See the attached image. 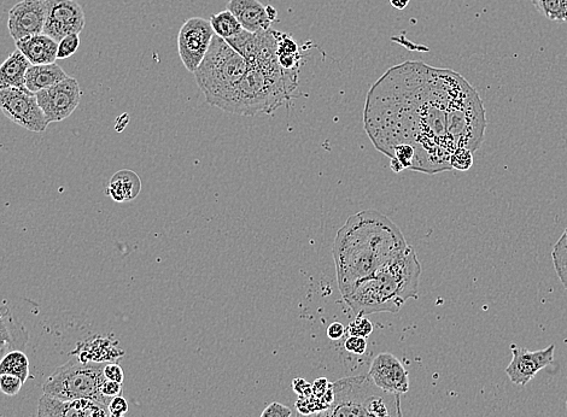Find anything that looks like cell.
<instances>
[{
	"mask_svg": "<svg viewBox=\"0 0 567 417\" xmlns=\"http://www.w3.org/2000/svg\"><path fill=\"white\" fill-rule=\"evenodd\" d=\"M16 48L32 66L52 64L57 60L58 43L45 34L32 35L16 41Z\"/></svg>",
	"mask_w": 567,
	"mask_h": 417,
	"instance_id": "ac0fdd59",
	"label": "cell"
},
{
	"mask_svg": "<svg viewBox=\"0 0 567 417\" xmlns=\"http://www.w3.org/2000/svg\"><path fill=\"white\" fill-rule=\"evenodd\" d=\"M555 272L567 290V256H552Z\"/></svg>",
	"mask_w": 567,
	"mask_h": 417,
	"instance_id": "e575fe53",
	"label": "cell"
},
{
	"mask_svg": "<svg viewBox=\"0 0 567 417\" xmlns=\"http://www.w3.org/2000/svg\"><path fill=\"white\" fill-rule=\"evenodd\" d=\"M332 387L329 408L297 417H402L400 395L379 389L368 374L338 380Z\"/></svg>",
	"mask_w": 567,
	"mask_h": 417,
	"instance_id": "5b68a950",
	"label": "cell"
},
{
	"mask_svg": "<svg viewBox=\"0 0 567 417\" xmlns=\"http://www.w3.org/2000/svg\"><path fill=\"white\" fill-rule=\"evenodd\" d=\"M215 33L212 25L202 17H192L180 28L178 51L181 62L191 73L201 66Z\"/></svg>",
	"mask_w": 567,
	"mask_h": 417,
	"instance_id": "9c48e42d",
	"label": "cell"
},
{
	"mask_svg": "<svg viewBox=\"0 0 567 417\" xmlns=\"http://www.w3.org/2000/svg\"><path fill=\"white\" fill-rule=\"evenodd\" d=\"M344 334H346V328H344L342 323L333 322L331 323L329 328H327V337L332 340L342 339L344 337Z\"/></svg>",
	"mask_w": 567,
	"mask_h": 417,
	"instance_id": "74e56055",
	"label": "cell"
},
{
	"mask_svg": "<svg viewBox=\"0 0 567 417\" xmlns=\"http://www.w3.org/2000/svg\"><path fill=\"white\" fill-rule=\"evenodd\" d=\"M142 191V181L130 169H122L110 179L107 195L118 203L131 202Z\"/></svg>",
	"mask_w": 567,
	"mask_h": 417,
	"instance_id": "44dd1931",
	"label": "cell"
},
{
	"mask_svg": "<svg viewBox=\"0 0 567 417\" xmlns=\"http://www.w3.org/2000/svg\"><path fill=\"white\" fill-rule=\"evenodd\" d=\"M450 168L467 172L473 166V152L467 149H458L450 156Z\"/></svg>",
	"mask_w": 567,
	"mask_h": 417,
	"instance_id": "83f0119b",
	"label": "cell"
},
{
	"mask_svg": "<svg viewBox=\"0 0 567 417\" xmlns=\"http://www.w3.org/2000/svg\"><path fill=\"white\" fill-rule=\"evenodd\" d=\"M348 334L353 337L368 338L373 332V325L366 316H356L347 328Z\"/></svg>",
	"mask_w": 567,
	"mask_h": 417,
	"instance_id": "f1b7e54d",
	"label": "cell"
},
{
	"mask_svg": "<svg viewBox=\"0 0 567 417\" xmlns=\"http://www.w3.org/2000/svg\"><path fill=\"white\" fill-rule=\"evenodd\" d=\"M531 2L547 20L567 23V0H531Z\"/></svg>",
	"mask_w": 567,
	"mask_h": 417,
	"instance_id": "484cf974",
	"label": "cell"
},
{
	"mask_svg": "<svg viewBox=\"0 0 567 417\" xmlns=\"http://www.w3.org/2000/svg\"><path fill=\"white\" fill-rule=\"evenodd\" d=\"M67 78V73L56 63L31 66L26 74V88L29 92L38 93Z\"/></svg>",
	"mask_w": 567,
	"mask_h": 417,
	"instance_id": "7402d4cb",
	"label": "cell"
},
{
	"mask_svg": "<svg viewBox=\"0 0 567 417\" xmlns=\"http://www.w3.org/2000/svg\"><path fill=\"white\" fill-rule=\"evenodd\" d=\"M292 387L300 397H308L312 393V385L303 379H296L292 383Z\"/></svg>",
	"mask_w": 567,
	"mask_h": 417,
	"instance_id": "8d00e7d4",
	"label": "cell"
},
{
	"mask_svg": "<svg viewBox=\"0 0 567 417\" xmlns=\"http://www.w3.org/2000/svg\"><path fill=\"white\" fill-rule=\"evenodd\" d=\"M511 350L513 357L510 366L506 368L507 377L514 385L525 386L540 370L553 363L555 345H549L543 350L530 351L512 344Z\"/></svg>",
	"mask_w": 567,
	"mask_h": 417,
	"instance_id": "7c38bea8",
	"label": "cell"
},
{
	"mask_svg": "<svg viewBox=\"0 0 567 417\" xmlns=\"http://www.w3.org/2000/svg\"><path fill=\"white\" fill-rule=\"evenodd\" d=\"M28 342L26 327L15 319L7 305H0V361L11 351H23Z\"/></svg>",
	"mask_w": 567,
	"mask_h": 417,
	"instance_id": "e0dca14e",
	"label": "cell"
},
{
	"mask_svg": "<svg viewBox=\"0 0 567 417\" xmlns=\"http://www.w3.org/2000/svg\"><path fill=\"white\" fill-rule=\"evenodd\" d=\"M102 393L104 397H107L109 399L121 396L122 384L114 383V381L105 379L102 385Z\"/></svg>",
	"mask_w": 567,
	"mask_h": 417,
	"instance_id": "d590c367",
	"label": "cell"
},
{
	"mask_svg": "<svg viewBox=\"0 0 567 417\" xmlns=\"http://www.w3.org/2000/svg\"><path fill=\"white\" fill-rule=\"evenodd\" d=\"M37 417H111L108 408L103 405L89 401V399H77V401H62L54 397L44 395L39 399Z\"/></svg>",
	"mask_w": 567,
	"mask_h": 417,
	"instance_id": "9a60e30c",
	"label": "cell"
},
{
	"mask_svg": "<svg viewBox=\"0 0 567 417\" xmlns=\"http://www.w3.org/2000/svg\"><path fill=\"white\" fill-rule=\"evenodd\" d=\"M292 410L279 402H272L262 411L261 417H291Z\"/></svg>",
	"mask_w": 567,
	"mask_h": 417,
	"instance_id": "1f68e13d",
	"label": "cell"
},
{
	"mask_svg": "<svg viewBox=\"0 0 567 417\" xmlns=\"http://www.w3.org/2000/svg\"><path fill=\"white\" fill-rule=\"evenodd\" d=\"M10 374L20 378L23 384L29 377V360L21 350L11 351L0 361V375Z\"/></svg>",
	"mask_w": 567,
	"mask_h": 417,
	"instance_id": "d4e9b609",
	"label": "cell"
},
{
	"mask_svg": "<svg viewBox=\"0 0 567 417\" xmlns=\"http://www.w3.org/2000/svg\"><path fill=\"white\" fill-rule=\"evenodd\" d=\"M46 21L43 34L60 43L70 34H80L85 27V13L75 0H45Z\"/></svg>",
	"mask_w": 567,
	"mask_h": 417,
	"instance_id": "30bf717a",
	"label": "cell"
},
{
	"mask_svg": "<svg viewBox=\"0 0 567 417\" xmlns=\"http://www.w3.org/2000/svg\"><path fill=\"white\" fill-rule=\"evenodd\" d=\"M244 31L260 33L270 31L273 21L268 16L267 7L259 0H230L227 4Z\"/></svg>",
	"mask_w": 567,
	"mask_h": 417,
	"instance_id": "2e32d148",
	"label": "cell"
},
{
	"mask_svg": "<svg viewBox=\"0 0 567 417\" xmlns=\"http://www.w3.org/2000/svg\"><path fill=\"white\" fill-rule=\"evenodd\" d=\"M344 348L350 354L364 355L367 350V342L365 338L350 336L344 343Z\"/></svg>",
	"mask_w": 567,
	"mask_h": 417,
	"instance_id": "836d02e7",
	"label": "cell"
},
{
	"mask_svg": "<svg viewBox=\"0 0 567 417\" xmlns=\"http://www.w3.org/2000/svg\"><path fill=\"white\" fill-rule=\"evenodd\" d=\"M401 229L377 210L350 216L339 228L332 255L342 296L407 249Z\"/></svg>",
	"mask_w": 567,
	"mask_h": 417,
	"instance_id": "7a4b0ae2",
	"label": "cell"
},
{
	"mask_svg": "<svg viewBox=\"0 0 567 417\" xmlns=\"http://www.w3.org/2000/svg\"><path fill=\"white\" fill-rule=\"evenodd\" d=\"M111 417H124L128 411V403L124 397L118 396L111 399L108 405Z\"/></svg>",
	"mask_w": 567,
	"mask_h": 417,
	"instance_id": "d6a6232c",
	"label": "cell"
},
{
	"mask_svg": "<svg viewBox=\"0 0 567 417\" xmlns=\"http://www.w3.org/2000/svg\"><path fill=\"white\" fill-rule=\"evenodd\" d=\"M80 46L79 34H70L58 43L57 60H66L78 51Z\"/></svg>",
	"mask_w": 567,
	"mask_h": 417,
	"instance_id": "4316f807",
	"label": "cell"
},
{
	"mask_svg": "<svg viewBox=\"0 0 567 417\" xmlns=\"http://www.w3.org/2000/svg\"><path fill=\"white\" fill-rule=\"evenodd\" d=\"M0 110L15 125L29 132L43 133L49 126L35 93L19 88L0 90Z\"/></svg>",
	"mask_w": 567,
	"mask_h": 417,
	"instance_id": "ba28073f",
	"label": "cell"
},
{
	"mask_svg": "<svg viewBox=\"0 0 567 417\" xmlns=\"http://www.w3.org/2000/svg\"><path fill=\"white\" fill-rule=\"evenodd\" d=\"M297 87L298 70H285L278 61L249 64L224 111L243 116L273 114L290 101Z\"/></svg>",
	"mask_w": 567,
	"mask_h": 417,
	"instance_id": "277c9868",
	"label": "cell"
},
{
	"mask_svg": "<svg viewBox=\"0 0 567 417\" xmlns=\"http://www.w3.org/2000/svg\"><path fill=\"white\" fill-rule=\"evenodd\" d=\"M391 7L397 10H405L411 0H389Z\"/></svg>",
	"mask_w": 567,
	"mask_h": 417,
	"instance_id": "ab89813d",
	"label": "cell"
},
{
	"mask_svg": "<svg viewBox=\"0 0 567 417\" xmlns=\"http://www.w3.org/2000/svg\"><path fill=\"white\" fill-rule=\"evenodd\" d=\"M73 356L83 363H110L116 362L125 352L118 349V345L109 339L96 337L90 342L80 343Z\"/></svg>",
	"mask_w": 567,
	"mask_h": 417,
	"instance_id": "d6986e66",
	"label": "cell"
},
{
	"mask_svg": "<svg viewBox=\"0 0 567 417\" xmlns=\"http://www.w3.org/2000/svg\"><path fill=\"white\" fill-rule=\"evenodd\" d=\"M22 386L23 381L20 378L10 374L0 375V391H2L5 396L14 397L19 395Z\"/></svg>",
	"mask_w": 567,
	"mask_h": 417,
	"instance_id": "f546056e",
	"label": "cell"
},
{
	"mask_svg": "<svg viewBox=\"0 0 567 417\" xmlns=\"http://www.w3.org/2000/svg\"><path fill=\"white\" fill-rule=\"evenodd\" d=\"M368 377L379 389L394 395H405L409 390L407 369L399 358L389 352H383L374 358Z\"/></svg>",
	"mask_w": 567,
	"mask_h": 417,
	"instance_id": "4fadbf2b",
	"label": "cell"
},
{
	"mask_svg": "<svg viewBox=\"0 0 567 417\" xmlns=\"http://www.w3.org/2000/svg\"><path fill=\"white\" fill-rule=\"evenodd\" d=\"M422 266L412 246L393 261L356 283L344 302L356 316L399 313L408 299H417Z\"/></svg>",
	"mask_w": 567,
	"mask_h": 417,
	"instance_id": "3957f363",
	"label": "cell"
},
{
	"mask_svg": "<svg viewBox=\"0 0 567 417\" xmlns=\"http://www.w3.org/2000/svg\"><path fill=\"white\" fill-rule=\"evenodd\" d=\"M364 127L395 173L436 174L452 169L454 151L481 148L487 117L463 75L408 61L388 69L368 91Z\"/></svg>",
	"mask_w": 567,
	"mask_h": 417,
	"instance_id": "6da1fadb",
	"label": "cell"
},
{
	"mask_svg": "<svg viewBox=\"0 0 567 417\" xmlns=\"http://www.w3.org/2000/svg\"><path fill=\"white\" fill-rule=\"evenodd\" d=\"M209 22L215 35L224 40L235 38L244 31L241 23L238 22L236 16L230 10H224L219 14L213 15L210 17Z\"/></svg>",
	"mask_w": 567,
	"mask_h": 417,
	"instance_id": "cb8c5ba5",
	"label": "cell"
},
{
	"mask_svg": "<svg viewBox=\"0 0 567 417\" xmlns=\"http://www.w3.org/2000/svg\"><path fill=\"white\" fill-rule=\"evenodd\" d=\"M40 109L50 123L68 119L79 107L81 90L78 81L68 78L55 86L35 93Z\"/></svg>",
	"mask_w": 567,
	"mask_h": 417,
	"instance_id": "8fae6325",
	"label": "cell"
},
{
	"mask_svg": "<svg viewBox=\"0 0 567 417\" xmlns=\"http://www.w3.org/2000/svg\"><path fill=\"white\" fill-rule=\"evenodd\" d=\"M105 364L107 363H83L75 357L72 358L46 379L43 386L44 395L62 401L89 399L108 408L113 398L104 397L102 393Z\"/></svg>",
	"mask_w": 567,
	"mask_h": 417,
	"instance_id": "52a82bcc",
	"label": "cell"
},
{
	"mask_svg": "<svg viewBox=\"0 0 567 417\" xmlns=\"http://www.w3.org/2000/svg\"><path fill=\"white\" fill-rule=\"evenodd\" d=\"M46 21L45 0H22L9 11L8 28L16 41L43 34Z\"/></svg>",
	"mask_w": 567,
	"mask_h": 417,
	"instance_id": "5bb4252c",
	"label": "cell"
},
{
	"mask_svg": "<svg viewBox=\"0 0 567 417\" xmlns=\"http://www.w3.org/2000/svg\"><path fill=\"white\" fill-rule=\"evenodd\" d=\"M29 63L25 55L21 51L16 50L11 54L7 61L0 66V90L5 88H19V90H27L26 74Z\"/></svg>",
	"mask_w": 567,
	"mask_h": 417,
	"instance_id": "ffe728a7",
	"label": "cell"
},
{
	"mask_svg": "<svg viewBox=\"0 0 567 417\" xmlns=\"http://www.w3.org/2000/svg\"><path fill=\"white\" fill-rule=\"evenodd\" d=\"M248 68L244 57L233 50L226 40L214 35L206 57L194 74L207 102L224 110Z\"/></svg>",
	"mask_w": 567,
	"mask_h": 417,
	"instance_id": "8992f818",
	"label": "cell"
},
{
	"mask_svg": "<svg viewBox=\"0 0 567 417\" xmlns=\"http://www.w3.org/2000/svg\"><path fill=\"white\" fill-rule=\"evenodd\" d=\"M552 256H567V227L563 236H561L558 243L555 244Z\"/></svg>",
	"mask_w": 567,
	"mask_h": 417,
	"instance_id": "f35d334b",
	"label": "cell"
},
{
	"mask_svg": "<svg viewBox=\"0 0 567 417\" xmlns=\"http://www.w3.org/2000/svg\"><path fill=\"white\" fill-rule=\"evenodd\" d=\"M104 378L114 383L124 384L125 374L119 363L110 362L105 364L103 369Z\"/></svg>",
	"mask_w": 567,
	"mask_h": 417,
	"instance_id": "4dcf8cb0",
	"label": "cell"
},
{
	"mask_svg": "<svg viewBox=\"0 0 567 417\" xmlns=\"http://www.w3.org/2000/svg\"><path fill=\"white\" fill-rule=\"evenodd\" d=\"M278 41L277 57L280 67L285 70H298L301 67L302 52L300 46L289 34L276 31Z\"/></svg>",
	"mask_w": 567,
	"mask_h": 417,
	"instance_id": "603a6c76",
	"label": "cell"
}]
</instances>
